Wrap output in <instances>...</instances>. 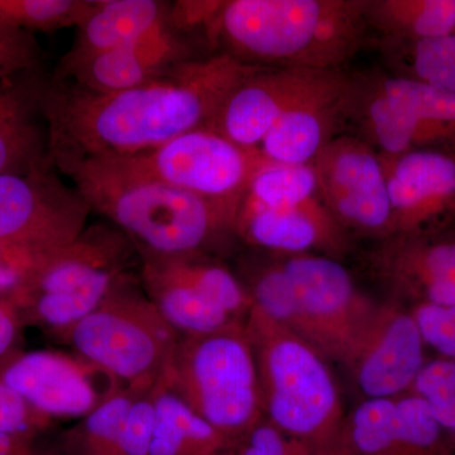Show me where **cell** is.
<instances>
[{"instance_id": "obj_1", "label": "cell", "mask_w": 455, "mask_h": 455, "mask_svg": "<svg viewBox=\"0 0 455 455\" xmlns=\"http://www.w3.org/2000/svg\"><path fill=\"white\" fill-rule=\"evenodd\" d=\"M263 68L220 53L110 94L57 80L32 84L36 109L49 124L47 160L64 170L80 161L140 154L208 128L230 94Z\"/></svg>"}, {"instance_id": "obj_2", "label": "cell", "mask_w": 455, "mask_h": 455, "mask_svg": "<svg viewBox=\"0 0 455 455\" xmlns=\"http://www.w3.org/2000/svg\"><path fill=\"white\" fill-rule=\"evenodd\" d=\"M367 12L368 2L353 0H230L204 28L243 64L339 70L363 46Z\"/></svg>"}, {"instance_id": "obj_3", "label": "cell", "mask_w": 455, "mask_h": 455, "mask_svg": "<svg viewBox=\"0 0 455 455\" xmlns=\"http://www.w3.org/2000/svg\"><path fill=\"white\" fill-rule=\"evenodd\" d=\"M244 325L266 420L319 455H346L347 418L325 355L254 307Z\"/></svg>"}, {"instance_id": "obj_4", "label": "cell", "mask_w": 455, "mask_h": 455, "mask_svg": "<svg viewBox=\"0 0 455 455\" xmlns=\"http://www.w3.org/2000/svg\"><path fill=\"white\" fill-rule=\"evenodd\" d=\"M62 171L89 208L112 220L139 251L202 253L217 233L232 230L212 204L163 182L122 178L92 161Z\"/></svg>"}, {"instance_id": "obj_5", "label": "cell", "mask_w": 455, "mask_h": 455, "mask_svg": "<svg viewBox=\"0 0 455 455\" xmlns=\"http://www.w3.org/2000/svg\"><path fill=\"white\" fill-rule=\"evenodd\" d=\"M136 245L119 229L92 227L5 295L20 323H31L61 337L133 276Z\"/></svg>"}, {"instance_id": "obj_6", "label": "cell", "mask_w": 455, "mask_h": 455, "mask_svg": "<svg viewBox=\"0 0 455 455\" xmlns=\"http://www.w3.org/2000/svg\"><path fill=\"white\" fill-rule=\"evenodd\" d=\"M244 323L214 333L180 335L169 371L161 379L238 447L265 419L259 371Z\"/></svg>"}, {"instance_id": "obj_7", "label": "cell", "mask_w": 455, "mask_h": 455, "mask_svg": "<svg viewBox=\"0 0 455 455\" xmlns=\"http://www.w3.org/2000/svg\"><path fill=\"white\" fill-rule=\"evenodd\" d=\"M134 276L119 284L60 341L137 394H151L167 373L180 334L161 315Z\"/></svg>"}, {"instance_id": "obj_8", "label": "cell", "mask_w": 455, "mask_h": 455, "mask_svg": "<svg viewBox=\"0 0 455 455\" xmlns=\"http://www.w3.org/2000/svg\"><path fill=\"white\" fill-rule=\"evenodd\" d=\"M263 160L259 149L243 148L215 131L200 128L140 154L85 161L122 178L163 182L199 196L235 230L239 208Z\"/></svg>"}, {"instance_id": "obj_9", "label": "cell", "mask_w": 455, "mask_h": 455, "mask_svg": "<svg viewBox=\"0 0 455 455\" xmlns=\"http://www.w3.org/2000/svg\"><path fill=\"white\" fill-rule=\"evenodd\" d=\"M90 212L79 191L50 167L0 175V244L59 250L83 235Z\"/></svg>"}, {"instance_id": "obj_10", "label": "cell", "mask_w": 455, "mask_h": 455, "mask_svg": "<svg viewBox=\"0 0 455 455\" xmlns=\"http://www.w3.org/2000/svg\"><path fill=\"white\" fill-rule=\"evenodd\" d=\"M281 267L300 301L310 343L326 358L343 362L377 305L359 291L340 263L328 257L293 254Z\"/></svg>"}, {"instance_id": "obj_11", "label": "cell", "mask_w": 455, "mask_h": 455, "mask_svg": "<svg viewBox=\"0 0 455 455\" xmlns=\"http://www.w3.org/2000/svg\"><path fill=\"white\" fill-rule=\"evenodd\" d=\"M0 381L50 419H83L125 390L103 368L52 350L5 355Z\"/></svg>"}, {"instance_id": "obj_12", "label": "cell", "mask_w": 455, "mask_h": 455, "mask_svg": "<svg viewBox=\"0 0 455 455\" xmlns=\"http://www.w3.org/2000/svg\"><path fill=\"white\" fill-rule=\"evenodd\" d=\"M326 211L340 228L368 235L392 232V211L381 157L363 140L331 139L313 161Z\"/></svg>"}, {"instance_id": "obj_13", "label": "cell", "mask_w": 455, "mask_h": 455, "mask_svg": "<svg viewBox=\"0 0 455 455\" xmlns=\"http://www.w3.org/2000/svg\"><path fill=\"white\" fill-rule=\"evenodd\" d=\"M425 341L412 313L377 305L343 359L367 398H394L411 391L423 370Z\"/></svg>"}, {"instance_id": "obj_14", "label": "cell", "mask_w": 455, "mask_h": 455, "mask_svg": "<svg viewBox=\"0 0 455 455\" xmlns=\"http://www.w3.org/2000/svg\"><path fill=\"white\" fill-rule=\"evenodd\" d=\"M340 70L263 68L230 94L209 130L257 149L281 118L343 76Z\"/></svg>"}, {"instance_id": "obj_15", "label": "cell", "mask_w": 455, "mask_h": 455, "mask_svg": "<svg viewBox=\"0 0 455 455\" xmlns=\"http://www.w3.org/2000/svg\"><path fill=\"white\" fill-rule=\"evenodd\" d=\"M346 455H451L427 401L414 392L367 398L347 418Z\"/></svg>"}, {"instance_id": "obj_16", "label": "cell", "mask_w": 455, "mask_h": 455, "mask_svg": "<svg viewBox=\"0 0 455 455\" xmlns=\"http://www.w3.org/2000/svg\"><path fill=\"white\" fill-rule=\"evenodd\" d=\"M187 49L171 31L169 18L140 38L74 62H61L55 80L70 79L90 92L110 94L145 85L173 66L188 61Z\"/></svg>"}, {"instance_id": "obj_17", "label": "cell", "mask_w": 455, "mask_h": 455, "mask_svg": "<svg viewBox=\"0 0 455 455\" xmlns=\"http://www.w3.org/2000/svg\"><path fill=\"white\" fill-rule=\"evenodd\" d=\"M155 427L151 394L123 390L53 442L56 455H149Z\"/></svg>"}, {"instance_id": "obj_18", "label": "cell", "mask_w": 455, "mask_h": 455, "mask_svg": "<svg viewBox=\"0 0 455 455\" xmlns=\"http://www.w3.org/2000/svg\"><path fill=\"white\" fill-rule=\"evenodd\" d=\"M392 232L412 229L455 197V161L430 151L382 156Z\"/></svg>"}, {"instance_id": "obj_19", "label": "cell", "mask_w": 455, "mask_h": 455, "mask_svg": "<svg viewBox=\"0 0 455 455\" xmlns=\"http://www.w3.org/2000/svg\"><path fill=\"white\" fill-rule=\"evenodd\" d=\"M352 85L346 75L315 97L293 108L257 147L271 163L307 164L333 137L334 123L348 107Z\"/></svg>"}, {"instance_id": "obj_20", "label": "cell", "mask_w": 455, "mask_h": 455, "mask_svg": "<svg viewBox=\"0 0 455 455\" xmlns=\"http://www.w3.org/2000/svg\"><path fill=\"white\" fill-rule=\"evenodd\" d=\"M235 232L248 243L292 256L313 248L337 250L343 238L340 227L326 209L242 208Z\"/></svg>"}, {"instance_id": "obj_21", "label": "cell", "mask_w": 455, "mask_h": 455, "mask_svg": "<svg viewBox=\"0 0 455 455\" xmlns=\"http://www.w3.org/2000/svg\"><path fill=\"white\" fill-rule=\"evenodd\" d=\"M169 5L156 0L94 2L77 26L73 50L61 62H74L131 44L169 18Z\"/></svg>"}, {"instance_id": "obj_22", "label": "cell", "mask_w": 455, "mask_h": 455, "mask_svg": "<svg viewBox=\"0 0 455 455\" xmlns=\"http://www.w3.org/2000/svg\"><path fill=\"white\" fill-rule=\"evenodd\" d=\"M155 427L149 455H238L239 447L160 381L151 392Z\"/></svg>"}, {"instance_id": "obj_23", "label": "cell", "mask_w": 455, "mask_h": 455, "mask_svg": "<svg viewBox=\"0 0 455 455\" xmlns=\"http://www.w3.org/2000/svg\"><path fill=\"white\" fill-rule=\"evenodd\" d=\"M32 84L0 88V175H23L50 167L47 140L33 122Z\"/></svg>"}, {"instance_id": "obj_24", "label": "cell", "mask_w": 455, "mask_h": 455, "mask_svg": "<svg viewBox=\"0 0 455 455\" xmlns=\"http://www.w3.org/2000/svg\"><path fill=\"white\" fill-rule=\"evenodd\" d=\"M139 254L140 262L193 287L236 322L244 323L247 319L252 300L247 287L229 269L203 259L202 253L166 256L139 251Z\"/></svg>"}, {"instance_id": "obj_25", "label": "cell", "mask_w": 455, "mask_h": 455, "mask_svg": "<svg viewBox=\"0 0 455 455\" xmlns=\"http://www.w3.org/2000/svg\"><path fill=\"white\" fill-rule=\"evenodd\" d=\"M242 208L326 209L313 164H283L267 160H263L254 172L239 211Z\"/></svg>"}, {"instance_id": "obj_26", "label": "cell", "mask_w": 455, "mask_h": 455, "mask_svg": "<svg viewBox=\"0 0 455 455\" xmlns=\"http://www.w3.org/2000/svg\"><path fill=\"white\" fill-rule=\"evenodd\" d=\"M368 22L382 31L410 33L419 41L444 37L455 29V0L368 2Z\"/></svg>"}, {"instance_id": "obj_27", "label": "cell", "mask_w": 455, "mask_h": 455, "mask_svg": "<svg viewBox=\"0 0 455 455\" xmlns=\"http://www.w3.org/2000/svg\"><path fill=\"white\" fill-rule=\"evenodd\" d=\"M92 5L80 0H0V33L28 35L79 26Z\"/></svg>"}, {"instance_id": "obj_28", "label": "cell", "mask_w": 455, "mask_h": 455, "mask_svg": "<svg viewBox=\"0 0 455 455\" xmlns=\"http://www.w3.org/2000/svg\"><path fill=\"white\" fill-rule=\"evenodd\" d=\"M377 88L396 101L429 136H436L443 128L455 124L454 92L406 77L383 79Z\"/></svg>"}, {"instance_id": "obj_29", "label": "cell", "mask_w": 455, "mask_h": 455, "mask_svg": "<svg viewBox=\"0 0 455 455\" xmlns=\"http://www.w3.org/2000/svg\"><path fill=\"white\" fill-rule=\"evenodd\" d=\"M247 291L254 309L310 343L300 301L281 265L260 271Z\"/></svg>"}, {"instance_id": "obj_30", "label": "cell", "mask_w": 455, "mask_h": 455, "mask_svg": "<svg viewBox=\"0 0 455 455\" xmlns=\"http://www.w3.org/2000/svg\"><path fill=\"white\" fill-rule=\"evenodd\" d=\"M423 397L455 449V361L427 362L411 391Z\"/></svg>"}, {"instance_id": "obj_31", "label": "cell", "mask_w": 455, "mask_h": 455, "mask_svg": "<svg viewBox=\"0 0 455 455\" xmlns=\"http://www.w3.org/2000/svg\"><path fill=\"white\" fill-rule=\"evenodd\" d=\"M414 70L420 82L455 94V33L418 41Z\"/></svg>"}, {"instance_id": "obj_32", "label": "cell", "mask_w": 455, "mask_h": 455, "mask_svg": "<svg viewBox=\"0 0 455 455\" xmlns=\"http://www.w3.org/2000/svg\"><path fill=\"white\" fill-rule=\"evenodd\" d=\"M427 346L455 361V307L421 302L411 311Z\"/></svg>"}, {"instance_id": "obj_33", "label": "cell", "mask_w": 455, "mask_h": 455, "mask_svg": "<svg viewBox=\"0 0 455 455\" xmlns=\"http://www.w3.org/2000/svg\"><path fill=\"white\" fill-rule=\"evenodd\" d=\"M52 419L33 409L17 392L0 381V431L14 434H41Z\"/></svg>"}, {"instance_id": "obj_34", "label": "cell", "mask_w": 455, "mask_h": 455, "mask_svg": "<svg viewBox=\"0 0 455 455\" xmlns=\"http://www.w3.org/2000/svg\"><path fill=\"white\" fill-rule=\"evenodd\" d=\"M238 455H319L309 445L278 430L266 419L239 445Z\"/></svg>"}, {"instance_id": "obj_35", "label": "cell", "mask_w": 455, "mask_h": 455, "mask_svg": "<svg viewBox=\"0 0 455 455\" xmlns=\"http://www.w3.org/2000/svg\"><path fill=\"white\" fill-rule=\"evenodd\" d=\"M56 251L44 252L23 245L0 244V292L5 295L13 291Z\"/></svg>"}, {"instance_id": "obj_36", "label": "cell", "mask_w": 455, "mask_h": 455, "mask_svg": "<svg viewBox=\"0 0 455 455\" xmlns=\"http://www.w3.org/2000/svg\"><path fill=\"white\" fill-rule=\"evenodd\" d=\"M36 61V46L29 35L0 33V80L11 84V77L31 68Z\"/></svg>"}, {"instance_id": "obj_37", "label": "cell", "mask_w": 455, "mask_h": 455, "mask_svg": "<svg viewBox=\"0 0 455 455\" xmlns=\"http://www.w3.org/2000/svg\"><path fill=\"white\" fill-rule=\"evenodd\" d=\"M0 455H56L53 442L42 443L40 434H14L0 431Z\"/></svg>"}, {"instance_id": "obj_38", "label": "cell", "mask_w": 455, "mask_h": 455, "mask_svg": "<svg viewBox=\"0 0 455 455\" xmlns=\"http://www.w3.org/2000/svg\"><path fill=\"white\" fill-rule=\"evenodd\" d=\"M18 325H20V319L16 310L4 295V298L0 300V357L7 355L8 350L14 343Z\"/></svg>"}, {"instance_id": "obj_39", "label": "cell", "mask_w": 455, "mask_h": 455, "mask_svg": "<svg viewBox=\"0 0 455 455\" xmlns=\"http://www.w3.org/2000/svg\"><path fill=\"white\" fill-rule=\"evenodd\" d=\"M425 298L424 302L442 305V307H455V278L454 280L430 281L421 284Z\"/></svg>"}, {"instance_id": "obj_40", "label": "cell", "mask_w": 455, "mask_h": 455, "mask_svg": "<svg viewBox=\"0 0 455 455\" xmlns=\"http://www.w3.org/2000/svg\"><path fill=\"white\" fill-rule=\"evenodd\" d=\"M3 298H4V293L0 292V300H2Z\"/></svg>"}]
</instances>
